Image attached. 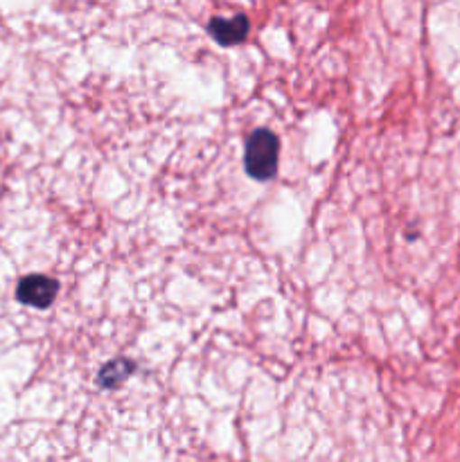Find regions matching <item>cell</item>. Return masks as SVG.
Returning <instances> with one entry per match:
<instances>
[{"label": "cell", "instance_id": "6da1fadb", "mask_svg": "<svg viewBox=\"0 0 460 462\" xmlns=\"http://www.w3.org/2000/svg\"><path fill=\"white\" fill-rule=\"evenodd\" d=\"M278 135L269 129H255L246 138V147H244V170L255 180L273 179L278 171Z\"/></svg>", "mask_w": 460, "mask_h": 462}, {"label": "cell", "instance_id": "7a4b0ae2", "mask_svg": "<svg viewBox=\"0 0 460 462\" xmlns=\"http://www.w3.org/2000/svg\"><path fill=\"white\" fill-rule=\"evenodd\" d=\"M59 293L57 280L48 275H25L16 287V300L34 310H48Z\"/></svg>", "mask_w": 460, "mask_h": 462}, {"label": "cell", "instance_id": "3957f363", "mask_svg": "<svg viewBox=\"0 0 460 462\" xmlns=\"http://www.w3.org/2000/svg\"><path fill=\"white\" fill-rule=\"evenodd\" d=\"M248 30H251V21L246 14H237L233 18H212L207 23V34L216 41L219 45H239L246 41Z\"/></svg>", "mask_w": 460, "mask_h": 462}, {"label": "cell", "instance_id": "277c9868", "mask_svg": "<svg viewBox=\"0 0 460 462\" xmlns=\"http://www.w3.org/2000/svg\"><path fill=\"white\" fill-rule=\"evenodd\" d=\"M131 373H133V364L131 361L115 359L104 365L102 373L97 374V383L104 388H117Z\"/></svg>", "mask_w": 460, "mask_h": 462}]
</instances>
